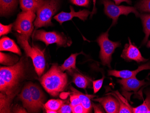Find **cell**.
I'll return each instance as SVG.
<instances>
[{"label": "cell", "mask_w": 150, "mask_h": 113, "mask_svg": "<svg viewBox=\"0 0 150 113\" xmlns=\"http://www.w3.org/2000/svg\"><path fill=\"white\" fill-rule=\"evenodd\" d=\"M40 82L47 92L53 97H57L67 87V75L61 70L59 66L53 65L41 77Z\"/></svg>", "instance_id": "cell-1"}, {"label": "cell", "mask_w": 150, "mask_h": 113, "mask_svg": "<svg viewBox=\"0 0 150 113\" xmlns=\"http://www.w3.org/2000/svg\"><path fill=\"white\" fill-rule=\"evenodd\" d=\"M16 36L18 43L25 51L27 56L31 57L36 72L39 76H40L45 70L44 50H41L38 46H31L28 43V39L25 36L20 34Z\"/></svg>", "instance_id": "cell-2"}, {"label": "cell", "mask_w": 150, "mask_h": 113, "mask_svg": "<svg viewBox=\"0 0 150 113\" xmlns=\"http://www.w3.org/2000/svg\"><path fill=\"white\" fill-rule=\"evenodd\" d=\"M59 0H45L44 2L37 11V17L34 23L37 28L52 26V16L57 11Z\"/></svg>", "instance_id": "cell-3"}, {"label": "cell", "mask_w": 150, "mask_h": 113, "mask_svg": "<svg viewBox=\"0 0 150 113\" xmlns=\"http://www.w3.org/2000/svg\"><path fill=\"white\" fill-rule=\"evenodd\" d=\"M24 63L21 59L15 65L9 67H1L0 76L8 86V92L16 86L24 74Z\"/></svg>", "instance_id": "cell-4"}, {"label": "cell", "mask_w": 150, "mask_h": 113, "mask_svg": "<svg viewBox=\"0 0 150 113\" xmlns=\"http://www.w3.org/2000/svg\"><path fill=\"white\" fill-rule=\"evenodd\" d=\"M109 29L110 28L107 32L102 33L98 38L96 41L100 48L99 57L102 64L110 68H111L112 55L115 49L120 46L121 44L119 42H112L109 39Z\"/></svg>", "instance_id": "cell-5"}, {"label": "cell", "mask_w": 150, "mask_h": 113, "mask_svg": "<svg viewBox=\"0 0 150 113\" xmlns=\"http://www.w3.org/2000/svg\"><path fill=\"white\" fill-rule=\"evenodd\" d=\"M102 3L104 5L105 14L112 19V26H114L117 24L119 17L120 15L127 16L129 13H133L137 17L140 16L136 8L134 7L124 6H119L110 0H102Z\"/></svg>", "instance_id": "cell-6"}, {"label": "cell", "mask_w": 150, "mask_h": 113, "mask_svg": "<svg viewBox=\"0 0 150 113\" xmlns=\"http://www.w3.org/2000/svg\"><path fill=\"white\" fill-rule=\"evenodd\" d=\"M35 17V13L31 11L20 13L13 24V29L29 39L33 30V22Z\"/></svg>", "instance_id": "cell-7"}, {"label": "cell", "mask_w": 150, "mask_h": 113, "mask_svg": "<svg viewBox=\"0 0 150 113\" xmlns=\"http://www.w3.org/2000/svg\"><path fill=\"white\" fill-rule=\"evenodd\" d=\"M34 38L36 40L42 41L46 45L55 43L58 46H70L71 44V41L69 39L63 34H60L55 32H46L43 30L36 31L34 35Z\"/></svg>", "instance_id": "cell-8"}, {"label": "cell", "mask_w": 150, "mask_h": 113, "mask_svg": "<svg viewBox=\"0 0 150 113\" xmlns=\"http://www.w3.org/2000/svg\"><path fill=\"white\" fill-rule=\"evenodd\" d=\"M128 39L129 43L126 44L125 45L121 57L127 61L134 60L138 63L147 61L148 59L144 58L137 46L134 44L132 43L129 38Z\"/></svg>", "instance_id": "cell-9"}, {"label": "cell", "mask_w": 150, "mask_h": 113, "mask_svg": "<svg viewBox=\"0 0 150 113\" xmlns=\"http://www.w3.org/2000/svg\"><path fill=\"white\" fill-rule=\"evenodd\" d=\"M71 12L69 13L61 12L54 17V18L59 22L60 25L67 21H71L74 17H78L81 21H85L86 20L88 17L91 14V12L88 10H83L78 12H75L73 7L70 6Z\"/></svg>", "instance_id": "cell-10"}, {"label": "cell", "mask_w": 150, "mask_h": 113, "mask_svg": "<svg viewBox=\"0 0 150 113\" xmlns=\"http://www.w3.org/2000/svg\"><path fill=\"white\" fill-rule=\"evenodd\" d=\"M93 100L99 102L107 113H117L119 112L120 105L118 100L111 95H108L103 97L93 99Z\"/></svg>", "instance_id": "cell-11"}, {"label": "cell", "mask_w": 150, "mask_h": 113, "mask_svg": "<svg viewBox=\"0 0 150 113\" xmlns=\"http://www.w3.org/2000/svg\"><path fill=\"white\" fill-rule=\"evenodd\" d=\"M150 70V61L141 65L139 68L135 70H109L108 71V75L109 76H113L117 77H120L122 79L131 78L136 77V76L140 72L144 70Z\"/></svg>", "instance_id": "cell-12"}, {"label": "cell", "mask_w": 150, "mask_h": 113, "mask_svg": "<svg viewBox=\"0 0 150 113\" xmlns=\"http://www.w3.org/2000/svg\"><path fill=\"white\" fill-rule=\"evenodd\" d=\"M117 82L122 86V91L125 92L134 91L136 92L146 84L144 80H139L136 77L120 79L118 80Z\"/></svg>", "instance_id": "cell-13"}, {"label": "cell", "mask_w": 150, "mask_h": 113, "mask_svg": "<svg viewBox=\"0 0 150 113\" xmlns=\"http://www.w3.org/2000/svg\"><path fill=\"white\" fill-rule=\"evenodd\" d=\"M19 98L22 102L23 106L29 112H38L35 104L34 103L31 91L28 84L23 87Z\"/></svg>", "instance_id": "cell-14"}, {"label": "cell", "mask_w": 150, "mask_h": 113, "mask_svg": "<svg viewBox=\"0 0 150 113\" xmlns=\"http://www.w3.org/2000/svg\"><path fill=\"white\" fill-rule=\"evenodd\" d=\"M31 91L32 99L38 112L43 106L44 96L42 90L36 84L33 83L28 84Z\"/></svg>", "instance_id": "cell-15"}, {"label": "cell", "mask_w": 150, "mask_h": 113, "mask_svg": "<svg viewBox=\"0 0 150 113\" xmlns=\"http://www.w3.org/2000/svg\"><path fill=\"white\" fill-rule=\"evenodd\" d=\"M0 50L11 51L18 55H21L20 49L15 42L8 37H3L0 40Z\"/></svg>", "instance_id": "cell-16"}, {"label": "cell", "mask_w": 150, "mask_h": 113, "mask_svg": "<svg viewBox=\"0 0 150 113\" xmlns=\"http://www.w3.org/2000/svg\"><path fill=\"white\" fill-rule=\"evenodd\" d=\"M45 0H19L20 8L23 11H31L35 13L44 2Z\"/></svg>", "instance_id": "cell-17"}, {"label": "cell", "mask_w": 150, "mask_h": 113, "mask_svg": "<svg viewBox=\"0 0 150 113\" xmlns=\"http://www.w3.org/2000/svg\"><path fill=\"white\" fill-rule=\"evenodd\" d=\"M70 88L71 91H72V93L76 94L78 96L81 100V104L85 108L87 113H90L92 107V104L91 102V99L92 98H93V97H96V96L83 94L82 93L79 92L76 89L74 88L72 86Z\"/></svg>", "instance_id": "cell-18"}, {"label": "cell", "mask_w": 150, "mask_h": 113, "mask_svg": "<svg viewBox=\"0 0 150 113\" xmlns=\"http://www.w3.org/2000/svg\"><path fill=\"white\" fill-rule=\"evenodd\" d=\"M18 4V0H0L1 16H7L16 9Z\"/></svg>", "instance_id": "cell-19"}, {"label": "cell", "mask_w": 150, "mask_h": 113, "mask_svg": "<svg viewBox=\"0 0 150 113\" xmlns=\"http://www.w3.org/2000/svg\"><path fill=\"white\" fill-rule=\"evenodd\" d=\"M83 52H81L79 53H75L71 54L69 57L67 58L66 60L64 61V64L59 66L61 70L63 72L65 70H68L69 72H72V70L76 69V59L77 55L82 54Z\"/></svg>", "instance_id": "cell-20"}, {"label": "cell", "mask_w": 150, "mask_h": 113, "mask_svg": "<svg viewBox=\"0 0 150 113\" xmlns=\"http://www.w3.org/2000/svg\"><path fill=\"white\" fill-rule=\"evenodd\" d=\"M73 82L79 88L86 89L91 84V80L88 77L79 73H74Z\"/></svg>", "instance_id": "cell-21"}, {"label": "cell", "mask_w": 150, "mask_h": 113, "mask_svg": "<svg viewBox=\"0 0 150 113\" xmlns=\"http://www.w3.org/2000/svg\"><path fill=\"white\" fill-rule=\"evenodd\" d=\"M146 98L141 105L137 107L133 108L134 113H150V89L145 92Z\"/></svg>", "instance_id": "cell-22"}, {"label": "cell", "mask_w": 150, "mask_h": 113, "mask_svg": "<svg viewBox=\"0 0 150 113\" xmlns=\"http://www.w3.org/2000/svg\"><path fill=\"white\" fill-rule=\"evenodd\" d=\"M139 16L142 21L144 31L145 34V37L142 42V45H145L148 41L150 35V15L142 14Z\"/></svg>", "instance_id": "cell-23"}, {"label": "cell", "mask_w": 150, "mask_h": 113, "mask_svg": "<svg viewBox=\"0 0 150 113\" xmlns=\"http://www.w3.org/2000/svg\"><path fill=\"white\" fill-rule=\"evenodd\" d=\"M18 57L5 53H0V63L5 65L12 66L17 63Z\"/></svg>", "instance_id": "cell-24"}, {"label": "cell", "mask_w": 150, "mask_h": 113, "mask_svg": "<svg viewBox=\"0 0 150 113\" xmlns=\"http://www.w3.org/2000/svg\"><path fill=\"white\" fill-rule=\"evenodd\" d=\"M63 103L64 102L60 99H51L48 101L45 104L44 106L45 109H47L58 112Z\"/></svg>", "instance_id": "cell-25"}, {"label": "cell", "mask_w": 150, "mask_h": 113, "mask_svg": "<svg viewBox=\"0 0 150 113\" xmlns=\"http://www.w3.org/2000/svg\"><path fill=\"white\" fill-rule=\"evenodd\" d=\"M10 97L1 93V113H9Z\"/></svg>", "instance_id": "cell-26"}, {"label": "cell", "mask_w": 150, "mask_h": 113, "mask_svg": "<svg viewBox=\"0 0 150 113\" xmlns=\"http://www.w3.org/2000/svg\"><path fill=\"white\" fill-rule=\"evenodd\" d=\"M136 7L142 12L150 13V0H141Z\"/></svg>", "instance_id": "cell-27"}, {"label": "cell", "mask_w": 150, "mask_h": 113, "mask_svg": "<svg viewBox=\"0 0 150 113\" xmlns=\"http://www.w3.org/2000/svg\"><path fill=\"white\" fill-rule=\"evenodd\" d=\"M117 99L119 102L120 107L119 112L120 113H133V108L130 107V106H128L127 104L125 103L123 101H121V99L117 97Z\"/></svg>", "instance_id": "cell-28"}, {"label": "cell", "mask_w": 150, "mask_h": 113, "mask_svg": "<svg viewBox=\"0 0 150 113\" xmlns=\"http://www.w3.org/2000/svg\"><path fill=\"white\" fill-rule=\"evenodd\" d=\"M104 78H105V77L103 76L101 79L93 81L94 93H96L101 89L102 85H103V81H104Z\"/></svg>", "instance_id": "cell-29"}, {"label": "cell", "mask_w": 150, "mask_h": 113, "mask_svg": "<svg viewBox=\"0 0 150 113\" xmlns=\"http://www.w3.org/2000/svg\"><path fill=\"white\" fill-rule=\"evenodd\" d=\"M13 24H11L8 25H4L1 23L0 24V36L8 34L11 32L12 28L13 27Z\"/></svg>", "instance_id": "cell-30"}, {"label": "cell", "mask_w": 150, "mask_h": 113, "mask_svg": "<svg viewBox=\"0 0 150 113\" xmlns=\"http://www.w3.org/2000/svg\"><path fill=\"white\" fill-rule=\"evenodd\" d=\"M81 104V100L78 96L72 93V94L70 95V105L71 107H73L74 106Z\"/></svg>", "instance_id": "cell-31"}, {"label": "cell", "mask_w": 150, "mask_h": 113, "mask_svg": "<svg viewBox=\"0 0 150 113\" xmlns=\"http://www.w3.org/2000/svg\"><path fill=\"white\" fill-rule=\"evenodd\" d=\"M58 113H72V107L69 104H63L61 107L60 109L58 111Z\"/></svg>", "instance_id": "cell-32"}, {"label": "cell", "mask_w": 150, "mask_h": 113, "mask_svg": "<svg viewBox=\"0 0 150 113\" xmlns=\"http://www.w3.org/2000/svg\"><path fill=\"white\" fill-rule=\"evenodd\" d=\"M71 1L76 6L87 7L89 4L90 0H71Z\"/></svg>", "instance_id": "cell-33"}, {"label": "cell", "mask_w": 150, "mask_h": 113, "mask_svg": "<svg viewBox=\"0 0 150 113\" xmlns=\"http://www.w3.org/2000/svg\"><path fill=\"white\" fill-rule=\"evenodd\" d=\"M72 111L73 113H87L86 109L81 104L72 107Z\"/></svg>", "instance_id": "cell-34"}, {"label": "cell", "mask_w": 150, "mask_h": 113, "mask_svg": "<svg viewBox=\"0 0 150 113\" xmlns=\"http://www.w3.org/2000/svg\"><path fill=\"white\" fill-rule=\"evenodd\" d=\"M0 90L1 92H8V86L6 82L1 78H0Z\"/></svg>", "instance_id": "cell-35"}, {"label": "cell", "mask_w": 150, "mask_h": 113, "mask_svg": "<svg viewBox=\"0 0 150 113\" xmlns=\"http://www.w3.org/2000/svg\"><path fill=\"white\" fill-rule=\"evenodd\" d=\"M92 106L94 109V113H104V110L99 104L92 103Z\"/></svg>", "instance_id": "cell-36"}, {"label": "cell", "mask_w": 150, "mask_h": 113, "mask_svg": "<svg viewBox=\"0 0 150 113\" xmlns=\"http://www.w3.org/2000/svg\"><path fill=\"white\" fill-rule=\"evenodd\" d=\"M13 112L15 113H27V111L25 110L24 109L17 105L15 106V107L14 108Z\"/></svg>", "instance_id": "cell-37"}, {"label": "cell", "mask_w": 150, "mask_h": 113, "mask_svg": "<svg viewBox=\"0 0 150 113\" xmlns=\"http://www.w3.org/2000/svg\"><path fill=\"white\" fill-rule=\"evenodd\" d=\"M115 2V4L117 5H119L122 2H126L129 4H131L132 1L130 0H113Z\"/></svg>", "instance_id": "cell-38"}, {"label": "cell", "mask_w": 150, "mask_h": 113, "mask_svg": "<svg viewBox=\"0 0 150 113\" xmlns=\"http://www.w3.org/2000/svg\"><path fill=\"white\" fill-rule=\"evenodd\" d=\"M96 0H93V9L92 12L91 13V15L92 16L94 13L96 12V9L95 8V4H96Z\"/></svg>", "instance_id": "cell-39"}, {"label": "cell", "mask_w": 150, "mask_h": 113, "mask_svg": "<svg viewBox=\"0 0 150 113\" xmlns=\"http://www.w3.org/2000/svg\"><path fill=\"white\" fill-rule=\"evenodd\" d=\"M46 113H57V111H54V110H51V109H46Z\"/></svg>", "instance_id": "cell-40"}, {"label": "cell", "mask_w": 150, "mask_h": 113, "mask_svg": "<svg viewBox=\"0 0 150 113\" xmlns=\"http://www.w3.org/2000/svg\"><path fill=\"white\" fill-rule=\"evenodd\" d=\"M147 48H150V41H149L147 44Z\"/></svg>", "instance_id": "cell-41"}, {"label": "cell", "mask_w": 150, "mask_h": 113, "mask_svg": "<svg viewBox=\"0 0 150 113\" xmlns=\"http://www.w3.org/2000/svg\"><path fill=\"white\" fill-rule=\"evenodd\" d=\"M36 1H40V0H36Z\"/></svg>", "instance_id": "cell-42"}]
</instances>
